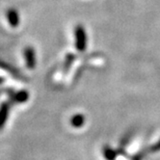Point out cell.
I'll return each instance as SVG.
<instances>
[{"label":"cell","instance_id":"1","mask_svg":"<svg viewBox=\"0 0 160 160\" xmlns=\"http://www.w3.org/2000/svg\"><path fill=\"white\" fill-rule=\"evenodd\" d=\"M74 35H75V47L77 50L84 51L87 45V35L85 28L82 25H76L74 29Z\"/></svg>","mask_w":160,"mask_h":160},{"label":"cell","instance_id":"2","mask_svg":"<svg viewBox=\"0 0 160 160\" xmlns=\"http://www.w3.org/2000/svg\"><path fill=\"white\" fill-rule=\"evenodd\" d=\"M24 59H25V64L28 68L33 70L37 65V58H36V51L33 48L28 47L24 49L23 52Z\"/></svg>","mask_w":160,"mask_h":160},{"label":"cell","instance_id":"3","mask_svg":"<svg viewBox=\"0 0 160 160\" xmlns=\"http://www.w3.org/2000/svg\"><path fill=\"white\" fill-rule=\"evenodd\" d=\"M7 19L9 24L12 26V27H18L19 25V22H20V18L19 15L18 13V11L16 9L11 8L7 11Z\"/></svg>","mask_w":160,"mask_h":160},{"label":"cell","instance_id":"4","mask_svg":"<svg viewBox=\"0 0 160 160\" xmlns=\"http://www.w3.org/2000/svg\"><path fill=\"white\" fill-rule=\"evenodd\" d=\"M9 112H10V105L7 102H4L0 106V129H2L5 127L6 122L9 117Z\"/></svg>","mask_w":160,"mask_h":160},{"label":"cell","instance_id":"5","mask_svg":"<svg viewBox=\"0 0 160 160\" xmlns=\"http://www.w3.org/2000/svg\"><path fill=\"white\" fill-rule=\"evenodd\" d=\"M84 121H85L84 117L82 115H80V114H77V115H75L72 118L71 123L74 128H80L84 124Z\"/></svg>","mask_w":160,"mask_h":160},{"label":"cell","instance_id":"6","mask_svg":"<svg viewBox=\"0 0 160 160\" xmlns=\"http://www.w3.org/2000/svg\"><path fill=\"white\" fill-rule=\"evenodd\" d=\"M15 99L18 102H24L28 99V93L26 92V91H20V92H18L16 95Z\"/></svg>","mask_w":160,"mask_h":160}]
</instances>
